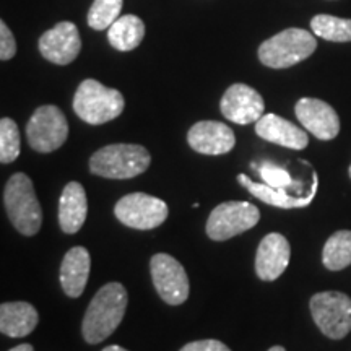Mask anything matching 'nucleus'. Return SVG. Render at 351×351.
Wrapping results in <instances>:
<instances>
[{"label":"nucleus","mask_w":351,"mask_h":351,"mask_svg":"<svg viewBox=\"0 0 351 351\" xmlns=\"http://www.w3.org/2000/svg\"><path fill=\"white\" fill-rule=\"evenodd\" d=\"M127 300V289L121 283L112 282L99 288L83 317V339L96 345L112 335L124 319Z\"/></svg>","instance_id":"obj_1"},{"label":"nucleus","mask_w":351,"mask_h":351,"mask_svg":"<svg viewBox=\"0 0 351 351\" xmlns=\"http://www.w3.org/2000/svg\"><path fill=\"white\" fill-rule=\"evenodd\" d=\"M150 153L142 145L112 143L93 153L90 171L106 179H132L148 169Z\"/></svg>","instance_id":"obj_2"},{"label":"nucleus","mask_w":351,"mask_h":351,"mask_svg":"<svg viewBox=\"0 0 351 351\" xmlns=\"http://www.w3.org/2000/svg\"><path fill=\"white\" fill-rule=\"evenodd\" d=\"M124 108L125 99L119 90L104 86L93 78L83 80L73 96V111L91 125H101L116 119Z\"/></svg>","instance_id":"obj_3"},{"label":"nucleus","mask_w":351,"mask_h":351,"mask_svg":"<svg viewBox=\"0 0 351 351\" xmlns=\"http://www.w3.org/2000/svg\"><path fill=\"white\" fill-rule=\"evenodd\" d=\"M3 204L15 230L23 236H34L41 230L43 210L33 181L23 173L13 174L3 191Z\"/></svg>","instance_id":"obj_4"},{"label":"nucleus","mask_w":351,"mask_h":351,"mask_svg":"<svg viewBox=\"0 0 351 351\" xmlns=\"http://www.w3.org/2000/svg\"><path fill=\"white\" fill-rule=\"evenodd\" d=\"M317 49L314 34L307 29L288 28L258 46V60L269 69H288L302 62Z\"/></svg>","instance_id":"obj_5"},{"label":"nucleus","mask_w":351,"mask_h":351,"mask_svg":"<svg viewBox=\"0 0 351 351\" xmlns=\"http://www.w3.org/2000/svg\"><path fill=\"white\" fill-rule=\"evenodd\" d=\"M311 314L315 326L332 340H341L351 332V298L340 291H322L311 298Z\"/></svg>","instance_id":"obj_6"},{"label":"nucleus","mask_w":351,"mask_h":351,"mask_svg":"<svg viewBox=\"0 0 351 351\" xmlns=\"http://www.w3.org/2000/svg\"><path fill=\"white\" fill-rule=\"evenodd\" d=\"M26 137L29 147L38 153L59 150L69 137L67 117L52 104L38 108L26 125Z\"/></svg>","instance_id":"obj_7"},{"label":"nucleus","mask_w":351,"mask_h":351,"mask_svg":"<svg viewBox=\"0 0 351 351\" xmlns=\"http://www.w3.org/2000/svg\"><path fill=\"white\" fill-rule=\"evenodd\" d=\"M261 219V212L249 202H225L215 207L207 221V234L213 241H228L251 230Z\"/></svg>","instance_id":"obj_8"},{"label":"nucleus","mask_w":351,"mask_h":351,"mask_svg":"<svg viewBox=\"0 0 351 351\" xmlns=\"http://www.w3.org/2000/svg\"><path fill=\"white\" fill-rule=\"evenodd\" d=\"M168 213V205L163 200L143 192L122 197L114 207V215L122 225L143 231L163 225Z\"/></svg>","instance_id":"obj_9"},{"label":"nucleus","mask_w":351,"mask_h":351,"mask_svg":"<svg viewBox=\"0 0 351 351\" xmlns=\"http://www.w3.org/2000/svg\"><path fill=\"white\" fill-rule=\"evenodd\" d=\"M152 280L158 295L169 306H181L191 293L189 276L181 265L169 254H155L150 261Z\"/></svg>","instance_id":"obj_10"},{"label":"nucleus","mask_w":351,"mask_h":351,"mask_svg":"<svg viewBox=\"0 0 351 351\" xmlns=\"http://www.w3.org/2000/svg\"><path fill=\"white\" fill-rule=\"evenodd\" d=\"M39 52L56 65H69L82 51V38L72 21H60L39 38Z\"/></svg>","instance_id":"obj_11"},{"label":"nucleus","mask_w":351,"mask_h":351,"mask_svg":"<svg viewBox=\"0 0 351 351\" xmlns=\"http://www.w3.org/2000/svg\"><path fill=\"white\" fill-rule=\"evenodd\" d=\"M265 103L258 91L245 83H234L219 101V111L228 121L239 125L257 122L263 116Z\"/></svg>","instance_id":"obj_12"},{"label":"nucleus","mask_w":351,"mask_h":351,"mask_svg":"<svg viewBox=\"0 0 351 351\" xmlns=\"http://www.w3.org/2000/svg\"><path fill=\"white\" fill-rule=\"evenodd\" d=\"M295 112L301 125L319 140H333L340 132V117L330 104L317 98H301Z\"/></svg>","instance_id":"obj_13"},{"label":"nucleus","mask_w":351,"mask_h":351,"mask_svg":"<svg viewBox=\"0 0 351 351\" xmlns=\"http://www.w3.org/2000/svg\"><path fill=\"white\" fill-rule=\"evenodd\" d=\"M189 147L202 155H225L236 145L234 132L223 122L200 121L189 129Z\"/></svg>","instance_id":"obj_14"},{"label":"nucleus","mask_w":351,"mask_h":351,"mask_svg":"<svg viewBox=\"0 0 351 351\" xmlns=\"http://www.w3.org/2000/svg\"><path fill=\"white\" fill-rule=\"evenodd\" d=\"M291 247L288 239L280 232H270L261 241L256 256L257 276L263 282H275L287 270Z\"/></svg>","instance_id":"obj_15"},{"label":"nucleus","mask_w":351,"mask_h":351,"mask_svg":"<svg viewBox=\"0 0 351 351\" xmlns=\"http://www.w3.org/2000/svg\"><path fill=\"white\" fill-rule=\"evenodd\" d=\"M256 134L267 142L291 148V150H304L309 143L306 130L293 124L276 114H265L256 122Z\"/></svg>","instance_id":"obj_16"},{"label":"nucleus","mask_w":351,"mask_h":351,"mask_svg":"<svg viewBox=\"0 0 351 351\" xmlns=\"http://www.w3.org/2000/svg\"><path fill=\"white\" fill-rule=\"evenodd\" d=\"M88 213L86 192L80 182L72 181L64 187L59 202V225L67 234H75L85 225Z\"/></svg>","instance_id":"obj_17"},{"label":"nucleus","mask_w":351,"mask_h":351,"mask_svg":"<svg viewBox=\"0 0 351 351\" xmlns=\"http://www.w3.org/2000/svg\"><path fill=\"white\" fill-rule=\"evenodd\" d=\"M91 269L90 252L85 247H72L65 254L60 265V285L69 298L82 296Z\"/></svg>","instance_id":"obj_18"},{"label":"nucleus","mask_w":351,"mask_h":351,"mask_svg":"<svg viewBox=\"0 0 351 351\" xmlns=\"http://www.w3.org/2000/svg\"><path fill=\"white\" fill-rule=\"evenodd\" d=\"M238 181L243 184V186L247 189L249 192L254 197H257L258 200H262L263 204L271 205V207H278V208H301V207H307L311 204L315 195V191H317L319 186V179L317 174H313V187H311L309 195L306 197H296V195H289L287 192V189H275L267 186V184H257L254 182L252 179H249L245 174H239Z\"/></svg>","instance_id":"obj_19"},{"label":"nucleus","mask_w":351,"mask_h":351,"mask_svg":"<svg viewBox=\"0 0 351 351\" xmlns=\"http://www.w3.org/2000/svg\"><path fill=\"white\" fill-rule=\"evenodd\" d=\"M39 322L38 311L25 301L3 302L0 306V332L12 339L29 335Z\"/></svg>","instance_id":"obj_20"},{"label":"nucleus","mask_w":351,"mask_h":351,"mask_svg":"<svg viewBox=\"0 0 351 351\" xmlns=\"http://www.w3.org/2000/svg\"><path fill=\"white\" fill-rule=\"evenodd\" d=\"M145 38V23L135 15L119 16L108 29V41L116 51L137 49Z\"/></svg>","instance_id":"obj_21"},{"label":"nucleus","mask_w":351,"mask_h":351,"mask_svg":"<svg viewBox=\"0 0 351 351\" xmlns=\"http://www.w3.org/2000/svg\"><path fill=\"white\" fill-rule=\"evenodd\" d=\"M322 263L332 271L351 265V231H337L327 239L322 251Z\"/></svg>","instance_id":"obj_22"},{"label":"nucleus","mask_w":351,"mask_h":351,"mask_svg":"<svg viewBox=\"0 0 351 351\" xmlns=\"http://www.w3.org/2000/svg\"><path fill=\"white\" fill-rule=\"evenodd\" d=\"M311 29L315 36L332 43H351V20L319 13L311 20Z\"/></svg>","instance_id":"obj_23"},{"label":"nucleus","mask_w":351,"mask_h":351,"mask_svg":"<svg viewBox=\"0 0 351 351\" xmlns=\"http://www.w3.org/2000/svg\"><path fill=\"white\" fill-rule=\"evenodd\" d=\"M122 5L124 0H95L88 10V26L96 32L109 29V26L121 16Z\"/></svg>","instance_id":"obj_24"},{"label":"nucleus","mask_w":351,"mask_h":351,"mask_svg":"<svg viewBox=\"0 0 351 351\" xmlns=\"http://www.w3.org/2000/svg\"><path fill=\"white\" fill-rule=\"evenodd\" d=\"M20 132L16 122L10 117L0 121V161L3 165L13 163L20 156Z\"/></svg>","instance_id":"obj_25"},{"label":"nucleus","mask_w":351,"mask_h":351,"mask_svg":"<svg viewBox=\"0 0 351 351\" xmlns=\"http://www.w3.org/2000/svg\"><path fill=\"white\" fill-rule=\"evenodd\" d=\"M256 168L258 169V174H261L263 184H267V186L275 189H289L293 186H298V182L293 181V178L289 176L287 169L280 168V166L274 163H269V161H265L261 166H256Z\"/></svg>","instance_id":"obj_26"},{"label":"nucleus","mask_w":351,"mask_h":351,"mask_svg":"<svg viewBox=\"0 0 351 351\" xmlns=\"http://www.w3.org/2000/svg\"><path fill=\"white\" fill-rule=\"evenodd\" d=\"M16 54V41L5 21H0V59L10 60Z\"/></svg>","instance_id":"obj_27"},{"label":"nucleus","mask_w":351,"mask_h":351,"mask_svg":"<svg viewBox=\"0 0 351 351\" xmlns=\"http://www.w3.org/2000/svg\"><path fill=\"white\" fill-rule=\"evenodd\" d=\"M179 351H231L223 341L218 340H197L184 345Z\"/></svg>","instance_id":"obj_28"},{"label":"nucleus","mask_w":351,"mask_h":351,"mask_svg":"<svg viewBox=\"0 0 351 351\" xmlns=\"http://www.w3.org/2000/svg\"><path fill=\"white\" fill-rule=\"evenodd\" d=\"M10 351H34V348H33V345H29V343H21L19 346H15V348H12Z\"/></svg>","instance_id":"obj_29"},{"label":"nucleus","mask_w":351,"mask_h":351,"mask_svg":"<svg viewBox=\"0 0 351 351\" xmlns=\"http://www.w3.org/2000/svg\"><path fill=\"white\" fill-rule=\"evenodd\" d=\"M103 351H129V350L122 348V346H119V345H111V346H106Z\"/></svg>","instance_id":"obj_30"},{"label":"nucleus","mask_w":351,"mask_h":351,"mask_svg":"<svg viewBox=\"0 0 351 351\" xmlns=\"http://www.w3.org/2000/svg\"><path fill=\"white\" fill-rule=\"evenodd\" d=\"M269 351H287V350H285L283 346H271Z\"/></svg>","instance_id":"obj_31"},{"label":"nucleus","mask_w":351,"mask_h":351,"mask_svg":"<svg viewBox=\"0 0 351 351\" xmlns=\"http://www.w3.org/2000/svg\"><path fill=\"white\" fill-rule=\"evenodd\" d=\"M348 173H350V178H351V165H350V169H348Z\"/></svg>","instance_id":"obj_32"}]
</instances>
